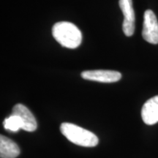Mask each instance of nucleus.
<instances>
[{
	"mask_svg": "<svg viewBox=\"0 0 158 158\" xmlns=\"http://www.w3.org/2000/svg\"><path fill=\"white\" fill-rule=\"evenodd\" d=\"M20 155V149L16 143L2 135L0 136V157L15 158Z\"/></svg>",
	"mask_w": 158,
	"mask_h": 158,
	"instance_id": "8",
	"label": "nucleus"
},
{
	"mask_svg": "<svg viewBox=\"0 0 158 158\" xmlns=\"http://www.w3.org/2000/svg\"><path fill=\"white\" fill-rule=\"evenodd\" d=\"M3 125L5 130L13 132V133L18 132L20 129H21V124L19 118L13 114L4 120Z\"/></svg>",
	"mask_w": 158,
	"mask_h": 158,
	"instance_id": "9",
	"label": "nucleus"
},
{
	"mask_svg": "<svg viewBox=\"0 0 158 158\" xmlns=\"http://www.w3.org/2000/svg\"><path fill=\"white\" fill-rule=\"evenodd\" d=\"M141 117L148 125H153L158 122V95L149 99L143 104L141 110Z\"/></svg>",
	"mask_w": 158,
	"mask_h": 158,
	"instance_id": "7",
	"label": "nucleus"
},
{
	"mask_svg": "<svg viewBox=\"0 0 158 158\" xmlns=\"http://www.w3.org/2000/svg\"><path fill=\"white\" fill-rule=\"evenodd\" d=\"M142 36L147 42L158 44V21L151 10H147L144 13Z\"/></svg>",
	"mask_w": 158,
	"mask_h": 158,
	"instance_id": "3",
	"label": "nucleus"
},
{
	"mask_svg": "<svg viewBox=\"0 0 158 158\" xmlns=\"http://www.w3.org/2000/svg\"><path fill=\"white\" fill-rule=\"evenodd\" d=\"M61 133L72 143L85 147H94L99 139L95 134L78 125L64 122L60 126Z\"/></svg>",
	"mask_w": 158,
	"mask_h": 158,
	"instance_id": "2",
	"label": "nucleus"
},
{
	"mask_svg": "<svg viewBox=\"0 0 158 158\" xmlns=\"http://www.w3.org/2000/svg\"><path fill=\"white\" fill-rule=\"evenodd\" d=\"M119 7L124 15L122 29L124 35L127 37L133 35L135 31V12L133 7L132 0H119Z\"/></svg>",
	"mask_w": 158,
	"mask_h": 158,
	"instance_id": "4",
	"label": "nucleus"
},
{
	"mask_svg": "<svg viewBox=\"0 0 158 158\" xmlns=\"http://www.w3.org/2000/svg\"><path fill=\"white\" fill-rule=\"evenodd\" d=\"M81 75L85 80L101 83H114L122 78V74L114 70H86L82 72Z\"/></svg>",
	"mask_w": 158,
	"mask_h": 158,
	"instance_id": "5",
	"label": "nucleus"
},
{
	"mask_svg": "<svg viewBox=\"0 0 158 158\" xmlns=\"http://www.w3.org/2000/svg\"><path fill=\"white\" fill-rule=\"evenodd\" d=\"M52 35L59 44L68 48H78L82 42L81 31L76 25L68 21L55 23L52 28Z\"/></svg>",
	"mask_w": 158,
	"mask_h": 158,
	"instance_id": "1",
	"label": "nucleus"
},
{
	"mask_svg": "<svg viewBox=\"0 0 158 158\" xmlns=\"http://www.w3.org/2000/svg\"><path fill=\"white\" fill-rule=\"evenodd\" d=\"M12 114L19 118L22 130L27 132H33L37 129L36 119L32 113L25 106L22 104H16L13 108Z\"/></svg>",
	"mask_w": 158,
	"mask_h": 158,
	"instance_id": "6",
	"label": "nucleus"
}]
</instances>
